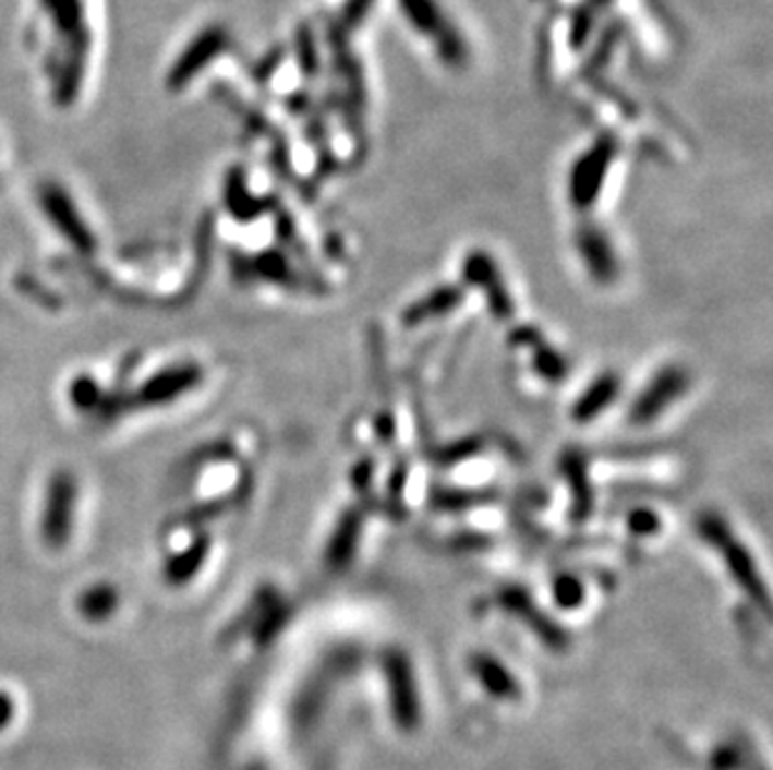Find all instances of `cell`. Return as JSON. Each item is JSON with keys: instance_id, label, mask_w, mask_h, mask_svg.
<instances>
[{"instance_id": "cell-8", "label": "cell", "mask_w": 773, "mask_h": 770, "mask_svg": "<svg viewBox=\"0 0 773 770\" xmlns=\"http://www.w3.org/2000/svg\"><path fill=\"white\" fill-rule=\"evenodd\" d=\"M373 3H376V0H346L343 8H341V19H338V25H341L346 33L355 31L365 21V15L371 13Z\"/></svg>"}, {"instance_id": "cell-5", "label": "cell", "mask_w": 773, "mask_h": 770, "mask_svg": "<svg viewBox=\"0 0 773 770\" xmlns=\"http://www.w3.org/2000/svg\"><path fill=\"white\" fill-rule=\"evenodd\" d=\"M621 38H624V25L621 23H611L608 28L599 36L596 46L591 48V56L585 58L583 75H596L601 68H606L611 58H614Z\"/></svg>"}, {"instance_id": "cell-1", "label": "cell", "mask_w": 773, "mask_h": 770, "mask_svg": "<svg viewBox=\"0 0 773 770\" xmlns=\"http://www.w3.org/2000/svg\"><path fill=\"white\" fill-rule=\"evenodd\" d=\"M228 43H231V33H228L224 25L216 23V25H208V28H203L198 36L185 46L183 53L178 56L176 65L171 68V75H168V85H171V88H183V85L191 79H195L203 68L224 53Z\"/></svg>"}, {"instance_id": "cell-6", "label": "cell", "mask_w": 773, "mask_h": 770, "mask_svg": "<svg viewBox=\"0 0 773 770\" xmlns=\"http://www.w3.org/2000/svg\"><path fill=\"white\" fill-rule=\"evenodd\" d=\"M436 53L448 68H463L469 63V46H466L463 36L454 28V25H448V28L436 38Z\"/></svg>"}, {"instance_id": "cell-9", "label": "cell", "mask_w": 773, "mask_h": 770, "mask_svg": "<svg viewBox=\"0 0 773 770\" xmlns=\"http://www.w3.org/2000/svg\"><path fill=\"white\" fill-rule=\"evenodd\" d=\"M280 61H283V50L276 48V53H274V50H270V53L258 63L261 68H256V79H258V81H266L268 75L274 73L276 68L280 65Z\"/></svg>"}, {"instance_id": "cell-2", "label": "cell", "mask_w": 773, "mask_h": 770, "mask_svg": "<svg viewBox=\"0 0 773 770\" xmlns=\"http://www.w3.org/2000/svg\"><path fill=\"white\" fill-rule=\"evenodd\" d=\"M44 5L61 33L71 38L68 48H88V33L83 28V0H44Z\"/></svg>"}, {"instance_id": "cell-4", "label": "cell", "mask_w": 773, "mask_h": 770, "mask_svg": "<svg viewBox=\"0 0 773 770\" xmlns=\"http://www.w3.org/2000/svg\"><path fill=\"white\" fill-rule=\"evenodd\" d=\"M599 25V8L585 0V3L576 5L571 13V21H568V48L571 50H583L591 43L593 31Z\"/></svg>"}, {"instance_id": "cell-11", "label": "cell", "mask_w": 773, "mask_h": 770, "mask_svg": "<svg viewBox=\"0 0 773 770\" xmlns=\"http://www.w3.org/2000/svg\"><path fill=\"white\" fill-rule=\"evenodd\" d=\"M591 3H593V5H596V8H603V5H608V3H611V0H591Z\"/></svg>"}, {"instance_id": "cell-3", "label": "cell", "mask_w": 773, "mask_h": 770, "mask_svg": "<svg viewBox=\"0 0 773 770\" xmlns=\"http://www.w3.org/2000/svg\"><path fill=\"white\" fill-rule=\"evenodd\" d=\"M398 5H401V13L406 15V21L411 23V28L433 40L451 25L436 0H398Z\"/></svg>"}, {"instance_id": "cell-10", "label": "cell", "mask_w": 773, "mask_h": 770, "mask_svg": "<svg viewBox=\"0 0 773 770\" xmlns=\"http://www.w3.org/2000/svg\"><path fill=\"white\" fill-rule=\"evenodd\" d=\"M13 713H15V706H13V700L5 696V693H0V731L5 729L8 723L13 721Z\"/></svg>"}, {"instance_id": "cell-7", "label": "cell", "mask_w": 773, "mask_h": 770, "mask_svg": "<svg viewBox=\"0 0 773 770\" xmlns=\"http://www.w3.org/2000/svg\"><path fill=\"white\" fill-rule=\"evenodd\" d=\"M295 58H299L301 73L305 75V79H316V75L321 73L316 36H313V31L305 23L301 25L299 31H295Z\"/></svg>"}]
</instances>
